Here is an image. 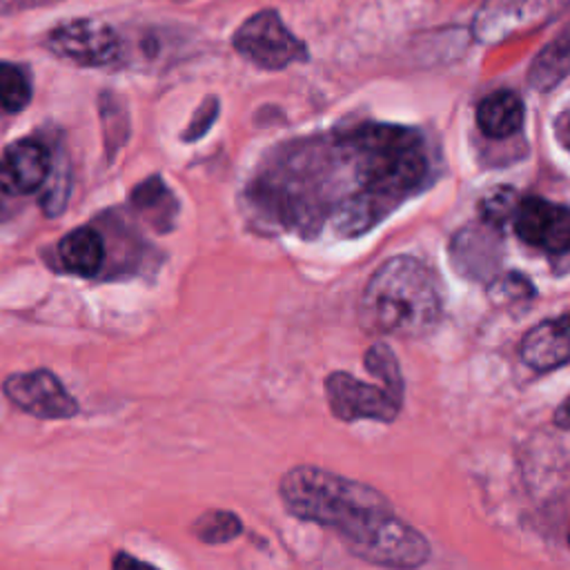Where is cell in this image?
<instances>
[{"mask_svg": "<svg viewBox=\"0 0 570 570\" xmlns=\"http://www.w3.org/2000/svg\"><path fill=\"white\" fill-rule=\"evenodd\" d=\"M289 514L334 530L347 550L385 570H416L428 563V539L401 519L372 485L318 465L289 468L278 481Z\"/></svg>", "mask_w": 570, "mask_h": 570, "instance_id": "1", "label": "cell"}, {"mask_svg": "<svg viewBox=\"0 0 570 570\" xmlns=\"http://www.w3.org/2000/svg\"><path fill=\"white\" fill-rule=\"evenodd\" d=\"M345 142L358 156L363 191L343 203L336 225L343 234L370 229L385 212L412 194L428 174L421 138L414 129L394 125H363Z\"/></svg>", "mask_w": 570, "mask_h": 570, "instance_id": "2", "label": "cell"}, {"mask_svg": "<svg viewBox=\"0 0 570 570\" xmlns=\"http://www.w3.org/2000/svg\"><path fill=\"white\" fill-rule=\"evenodd\" d=\"M441 309L434 272L414 256H394L370 276L356 316L372 334L416 338L436 327Z\"/></svg>", "mask_w": 570, "mask_h": 570, "instance_id": "3", "label": "cell"}, {"mask_svg": "<svg viewBox=\"0 0 570 570\" xmlns=\"http://www.w3.org/2000/svg\"><path fill=\"white\" fill-rule=\"evenodd\" d=\"M45 47L53 56L80 67H109L120 60L125 51L120 33L96 18H78L56 24L45 36Z\"/></svg>", "mask_w": 570, "mask_h": 570, "instance_id": "4", "label": "cell"}, {"mask_svg": "<svg viewBox=\"0 0 570 570\" xmlns=\"http://www.w3.org/2000/svg\"><path fill=\"white\" fill-rule=\"evenodd\" d=\"M234 49L263 69H283L307 58L305 45L272 9L247 18L234 33Z\"/></svg>", "mask_w": 570, "mask_h": 570, "instance_id": "5", "label": "cell"}, {"mask_svg": "<svg viewBox=\"0 0 570 570\" xmlns=\"http://www.w3.org/2000/svg\"><path fill=\"white\" fill-rule=\"evenodd\" d=\"M2 392L20 412L42 421H62L80 412V405L71 392L53 372L45 367L9 374L2 381Z\"/></svg>", "mask_w": 570, "mask_h": 570, "instance_id": "6", "label": "cell"}, {"mask_svg": "<svg viewBox=\"0 0 570 570\" xmlns=\"http://www.w3.org/2000/svg\"><path fill=\"white\" fill-rule=\"evenodd\" d=\"M325 396L332 414L345 423L361 419L392 423L403 405V399L394 396L385 387L363 383L347 372L327 374Z\"/></svg>", "mask_w": 570, "mask_h": 570, "instance_id": "7", "label": "cell"}, {"mask_svg": "<svg viewBox=\"0 0 570 570\" xmlns=\"http://www.w3.org/2000/svg\"><path fill=\"white\" fill-rule=\"evenodd\" d=\"M512 225L517 236L548 254L570 252V207L550 203L539 196L519 200Z\"/></svg>", "mask_w": 570, "mask_h": 570, "instance_id": "8", "label": "cell"}, {"mask_svg": "<svg viewBox=\"0 0 570 570\" xmlns=\"http://www.w3.org/2000/svg\"><path fill=\"white\" fill-rule=\"evenodd\" d=\"M570 0H485L476 11L472 31L481 42H499L552 18Z\"/></svg>", "mask_w": 570, "mask_h": 570, "instance_id": "9", "label": "cell"}, {"mask_svg": "<svg viewBox=\"0 0 570 570\" xmlns=\"http://www.w3.org/2000/svg\"><path fill=\"white\" fill-rule=\"evenodd\" d=\"M51 171L49 149L31 138L16 140L0 154V191L27 196L40 189Z\"/></svg>", "mask_w": 570, "mask_h": 570, "instance_id": "10", "label": "cell"}, {"mask_svg": "<svg viewBox=\"0 0 570 570\" xmlns=\"http://www.w3.org/2000/svg\"><path fill=\"white\" fill-rule=\"evenodd\" d=\"M452 267L465 278L483 281L492 276L501 263V240L490 223L463 227L450 245Z\"/></svg>", "mask_w": 570, "mask_h": 570, "instance_id": "11", "label": "cell"}, {"mask_svg": "<svg viewBox=\"0 0 570 570\" xmlns=\"http://www.w3.org/2000/svg\"><path fill=\"white\" fill-rule=\"evenodd\" d=\"M525 365L550 372L570 363V312L537 323L521 341L519 350Z\"/></svg>", "mask_w": 570, "mask_h": 570, "instance_id": "12", "label": "cell"}, {"mask_svg": "<svg viewBox=\"0 0 570 570\" xmlns=\"http://www.w3.org/2000/svg\"><path fill=\"white\" fill-rule=\"evenodd\" d=\"M56 256L65 272L76 276H96L105 263V238L89 225L76 227L60 238Z\"/></svg>", "mask_w": 570, "mask_h": 570, "instance_id": "13", "label": "cell"}, {"mask_svg": "<svg viewBox=\"0 0 570 570\" xmlns=\"http://www.w3.org/2000/svg\"><path fill=\"white\" fill-rule=\"evenodd\" d=\"M476 125L490 138H508L523 125V102L514 91L499 89L476 107Z\"/></svg>", "mask_w": 570, "mask_h": 570, "instance_id": "14", "label": "cell"}, {"mask_svg": "<svg viewBox=\"0 0 570 570\" xmlns=\"http://www.w3.org/2000/svg\"><path fill=\"white\" fill-rule=\"evenodd\" d=\"M566 76H570V27H566L534 56L528 82L537 91H550Z\"/></svg>", "mask_w": 570, "mask_h": 570, "instance_id": "15", "label": "cell"}, {"mask_svg": "<svg viewBox=\"0 0 570 570\" xmlns=\"http://www.w3.org/2000/svg\"><path fill=\"white\" fill-rule=\"evenodd\" d=\"M194 534L209 546L227 543L243 532V521L229 510H209L194 521Z\"/></svg>", "mask_w": 570, "mask_h": 570, "instance_id": "16", "label": "cell"}, {"mask_svg": "<svg viewBox=\"0 0 570 570\" xmlns=\"http://www.w3.org/2000/svg\"><path fill=\"white\" fill-rule=\"evenodd\" d=\"M31 102V80L13 62H0V107L9 114L22 111Z\"/></svg>", "mask_w": 570, "mask_h": 570, "instance_id": "17", "label": "cell"}, {"mask_svg": "<svg viewBox=\"0 0 570 570\" xmlns=\"http://www.w3.org/2000/svg\"><path fill=\"white\" fill-rule=\"evenodd\" d=\"M363 361H365L367 372L385 383L387 392L403 399V374H401V367H399V361H396L394 352L385 343L372 345L365 352Z\"/></svg>", "mask_w": 570, "mask_h": 570, "instance_id": "18", "label": "cell"}, {"mask_svg": "<svg viewBox=\"0 0 570 570\" xmlns=\"http://www.w3.org/2000/svg\"><path fill=\"white\" fill-rule=\"evenodd\" d=\"M532 294H534L532 283L521 274H505V276L494 278L488 285V296L499 305H510L514 301H525V298H532Z\"/></svg>", "mask_w": 570, "mask_h": 570, "instance_id": "19", "label": "cell"}, {"mask_svg": "<svg viewBox=\"0 0 570 570\" xmlns=\"http://www.w3.org/2000/svg\"><path fill=\"white\" fill-rule=\"evenodd\" d=\"M519 200H517V194L512 189H497L494 194H490L483 203H481V216L485 223L499 227L503 225L517 209Z\"/></svg>", "mask_w": 570, "mask_h": 570, "instance_id": "20", "label": "cell"}, {"mask_svg": "<svg viewBox=\"0 0 570 570\" xmlns=\"http://www.w3.org/2000/svg\"><path fill=\"white\" fill-rule=\"evenodd\" d=\"M165 200H171V194L167 191L165 183L160 176H151L145 183H140L134 191H131V203L138 209H156L158 205L163 207Z\"/></svg>", "mask_w": 570, "mask_h": 570, "instance_id": "21", "label": "cell"}, {"mask_svg": "<svg viewBox=\"0 0 570 570\" xmlns=\"http://www.w3.org/2000/svg\"><path fill=\"white\" fill-rule=\"evenodd\" d=\"M216 116H218V100H216L214 96H209V98H205L203 105L196 109L194 118L189 120V125H187V129H185V134H183V140L191 142V140H198L200 136H205V134L209 131V127L214 125Z\"/></svg>", "mask_w": 570, "mask_h": 570, "instance_id": "22", "label": "cell"}, {"mask_svg": "<svg viewBox=\"0 0 570 570\" xmlns=\"http://www.w3.org/2000/svg\"><path fill=\"white\" fill-rule=\"evenodd\" d=\"M111 570H160L129 552H116L114 559H111Z\"/></svg>", "mask_w": 570, "mask_h": 570, "instance_id": "23", "label": "cell"}, {"mask_svg": "<svg viewBox=\"0 0 570 570\" xmlns=\"http://www.w3.org/2000/svg\"><path fill=\"white\" fill-rule=\"evenodd\" d=\"M554 131H557V138L559 142L570 151V107L563 109L557 120H554Z\"/></svg>", "mask_w": 570, "mask_h": 570, "instance_id": "24", "label": "cell"}, {"mask_svg": "<svg viewBox=\"0 0 570 570\" xmlns=\"http://www.w3.org/2000/svg\"><path fill=\"white\" fill-rule=\"evenodd\" d=\"M42 2H58V0H0V11H13V9H24Z\"/></svg>", "mask_w": 570, "mask_h": 570, "instance_id": "25", "label": "cell"}, {"mask_svg": "<svg viewBox=\"0 0 570 570\" xmlns=\"http://www.w3.org/2000/svg\"><path fill=\"white\" fill-rule=\"evenodd\" d=\"M554 423L559 428H570V399L554 412Z\"/></svg>", "mask_w": 570, "mask_h": 570, "instance_id": "26", "label": "cell"}, {"mask_svg": "<svg viewBox=\"0 0 570 570\" xmlns=\"http://www.w3.org/2000/svg\"><path fill=\"white\" fill-rule=\"evenodd\" d=\"M568 543H570V532H568Z\"/></svg>", "mask_w": 570, "mask_h": 570, "instance_id": "27", "label": "cell"}]
</instances>
